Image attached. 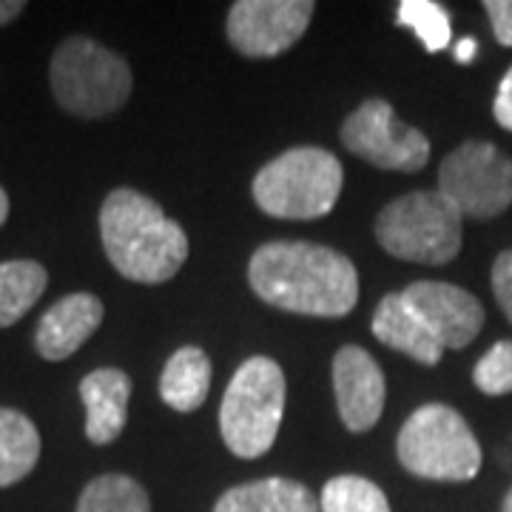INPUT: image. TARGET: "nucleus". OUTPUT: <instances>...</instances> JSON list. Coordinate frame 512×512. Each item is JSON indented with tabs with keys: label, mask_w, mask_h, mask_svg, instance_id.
<instances>
[{
	"label": "nucleus",
	"mask_w": 512,
	"mask_h": 512,
	"mask_svg": "<svg viewBox=\"0 0 512 512\" xmlns=\"http://www.w3.org/2000/svg\"><path fill=\"white\" fill-rule=\"evenodd\" d=\"M248 282L271 308L302 316L339 319L359 302L356 265L316 242L259 245L248 262Z\"/></svg>",
	"instance_id": "nucleus-1"
},
{
	"label": "nucleus",
	"mask_w": 512,
	"mask_h": 512,
	"mask_svg": "<svg viewBox=\"0 0 512 512\" xmlns=\"http://www.w3.org/2000/svg\"><path fill=\"white\" fill-rule=\"evenodd\" d=\"M100 239L114 271L140 285L174 279L188 259L183 225L134 188H114L103 200Z\"/></svg>",
	"instance_id": "nucleus-2"
},
{
	"label": "nucleus",
	"mask_w": 512,
	"mask_h": 512,
	"mask_svg": "<svg viewBox=\"0 0 512 512\" xmlns=\"http://www.w3.org/2000/svg\"><path fill=\"white\" fill-rule=\"evenodd\" d=\"M342 185L345 171L339 157L328 148L299 146L262 165L251 194L259 211L276 220H322L336 208Z\"/></svg>",
	"instance_id": "nucleus-3"
},
{
	"label": "nucleus",
	"mask_w": 512,
	"mask_h": 512,
	"mask_svg": "<svg viewBox=\"0 0 512 512\" xmlns=\"http://www.w3.org/2000/svg\"><path fill=\"white\" fill-rule=\"evenodd\" d=\"M288 382L271 356H251L237 367L220 404V436L239 458H259L274 447L285 416Z\"/></svg>",
	"instance_id": "nucleus-4"
},
{
	"label": "nucleus",
	"mask_w": 512,
	"mask_h": 512,
	"mask_svg": "<svg viewBox=\"0 0 512 512\" xmlns=\"http://www.w3.org/2000/svg\"><path fill=\"white\" fill-rule=\"evenodd\" d=\"M49 80L57 106L83 120H100L120 111L134 89V74L126 60L83 35L57 46Z\"/></svg>",
	"instance_id": "nucleus-5"
},
{
	"label": "nucleus",
	"mask_w": 512,
	"mask_h": 512,
	"mask_svg": "<svg viewBox=\"0 0 512 512\" xmlns=\"http://www.w3.org/2000/svg\"><path fill=\"white\" fill-rule=\"evenodd\" d=\"M399 464L427 481H473L481 470V444L450 404L430 402L413 410L396 439Z\"/></svg>",
	"instance_id": "nucleus-6"
},
{
	"label": "nucleus",
	"mask_w": 512,
	"mask_h": 512,
	"mask_svg": "<svg viewBox=\"0 0 512 512\" xmlns=\"http://www.w3.org/2000/svg\"><path fill=\"white\" fill-rule=\"evenodd\" d=\"M461 211L436 191H410L376 217V242L404 262L447 265L461 251Z\"/></svg>",
	"instance_id": "nucleus-7"
},
{
	"label": "nucleus",
	"mask_w": 512,
	"mask_h": 512,
	"mask_svg": "<svg viewBox=\"0 0 512 512\" xmlns=\"http://www.w3.org/2000/svg\"><path fill=\"white\" fill-rule=\"evenodd\" d=\"M439 191L461 217L493 220L512 205V157L487 140H467L444 157Z\"/></svg>",
	"instance_id": "nucleus-8"
},
{
	"label": "nucleus",
	"mask_w": 512,
	"mask_h": 512,
	"mask_svg": "<svg viewBox=\"0 0 512 512\" xmlns=\"http://www.w3.org/2000/svg\"><path fill=\"white\" fill-rule=\"evenodd\" d=\"M342 143L350 154L384 171H421L430 160V140L396 117L387 100H365L342 123Z\"/></svg>",
	"instance_id": "nucleus-9"
},
{
	"label": "nucleus",
	"mask_w": 512,
	"mask_h": 512,
	"mask_svg": "<svg viewBox=\"0 0 512 512\" xmlns=\"http://www.w3.org/2000/svg\"><path fill=\"white\" fill-rule=\"evenodd\" d=\"M313 12L311 0H237L225 20V35L239 55L268 60L302 40Z\"/></svg>",
	"instance_id": "nucleus-10"
},
{
	"label": "nucleus",
	"mask_w": 512,
	"mask_h": 512,
	"mask_svg": "<svg viewBox=\"0 0 512 512\" xmlns=\"http://www.w3.org/2000/svg\"><path fill=\"white\" fill-rule=\"evenodd\" d=\"M402 293L444 350L467 348L484 328L481 302L458 285L419 279Z\"/></svg>",
	"instance_id": "nucleus-11"
},
{
	"label": "nucleus",
	"mask_w": 512,
	"mask_h": 512,
	"mask_svg": "<svg viewBox=\"0 0 512 512\" xmlns=\"http://www.w3.org/2000/svg\"><path fill=\"white\" fill-rule=\"evenodd\" d=\"M333 396L339 419L350 433L373 430L384 413L387 382L379 362L359 345H345L333 356Z\"/></svg>",
	"instance_id": "nucleus-12"
},
{
	"label": "nucleus",
	"mask_w": 512,
	"mask_h": 512,
	"mask_svg": "<svg viewBox=\"0 0 512 512\" xmlns=\"http://www.w3.org/2000/svg\"><path fill=\"white\" fill-rule=\"evenodd\" d=\"M106 316L103 302L94 293L77 291L57 299L37 322L35 348L46 362H63L74 356L94 336Z\"/></svg>",
	"instance_id": "nucleus-13"
},
{
	"label": "nucleus",
	"mask_w": 512,
	"mask_h": 512,
	"mask_svg": "<svg viewBox=\"0 0 512 512\" xmlns=\"http://www.w3.org/2000/svg\"><path fill=\"white\" fill-rule=\"evenodd\" d=\"M80 399L86 407V439L92 444H111L120 439L128 421L131 379L120 367H100L83 376Z\"/></svg>",
	"instance_id": "nucleus-14"
},
{
	"label": "nucleus",
	"mask_w": 512,
	"mask_h": 512,
	"mask_svg": "<svg viewBox=\"0 0 512 512\" xmlns=\"http://www.w3.org/2000/svg\"><path fill=\"white\" fill-rule=\"evenodd\" d=\"M373 336L387 345V348L399 350L404 356H410L419 365H439L444 348L439 339L427 330V325L419 319V313L413 311L404 299V293H387L382 302L373 311Z\"/></svg>",
	"instance_id": "nucleus-15"
},
{
	"label": "nucleus",
	"mask_w": 512,
	"mask_h": 512,
	"mask_svg": "<svg viewBox=\"0 0 512 512\" xmlns=\"http://www.w3.org/2000/svg\"><path fill=\"white\" fill-rule=\"evenodd\" d=\"M214 512H319V501L302 481L274 476L225 490Z\"/></svg>",
	"instance_id": "nucleus-16"
},
{
	"label": "nucleus",
	"mask_w": 512,
	"mask_h": 512,
	"mask_svg": "<svg viewBox=\"0 0 512 512\" xmlns=\"http://www.w3.org/2000/svg\"><path fill=\"white\" fill-rule=\"evenodd\" d=\"M211 390V359L202 348L185 345L168 356L160 376V399L177 413H194Z\"/></svg>",
	"instance_id": "nucleus-17"
},
{
	"label": "nucleus",
	"mask_w": 512,
	"mask_h": 512,
	"mask_svg": "<svg viewBox=\"0 0 512 512\" xmlns=\"http://www.w3.org/2000/svg\"><path fill=\"white\" fill-rule=\"evenodd\" d=\"M40 458V433L35 421L20 410L0 407V490L29 476Z\"/></svg>",
	"instance_id": "nucleus-18"
},
{
	"label": "nucleus",
	"mask_w": 512,
	"mask_h": 512,
	"mask_svg": "<svg viewBox=\"0 0 512 512\" xmlns=\"http://www.w3.org/2000/svg\"><path fill=\"white\" fill-rule=\"evenodd\" d=\"M46 285L49 274L35 259L0 262V328H12L32 311Z\"/></svg>",
	"instance_id": "nucleus-19"
},
{
	"label": "nucleus",
	"mask_w": 512,
	"mask_h": 512,
	"mask_svg": "<svg viewBox=\"0 0 512 512\" xmlns=\"http://www.w3.org/2000/svg\"><path fill=\"white\" fill-rule=\"evenodd\" d=\"M74 512H151V498L131 476L106 473L83 487Z\"/></svg>",
	"instance_id": "nucleus-20"
},
{
	"label": "nucleus",
	"mask_w": 512,
	"mask_h": 512,
	"mask_svg": "<svg viewBox=\"0 0 512 512\" xmlns=\"http://www.w3.org/2000/svg\"><path fill=\"white\" fill-rule=\"evenodd\" d=\"M319 512H390V501L370 478L345 473L322 487Z\"/></svg>",
	"instance_id": "nucleus-21"
},
{
	"label": "nucleus",
	"mask_w": 512,
	"mask_h": 512,
	"mask_svg": "<svg viewBox=\"0 0 512 512\" xmlns=\"http://www.w3.org/2000/svg\"><path fill=\"white\" fill-rule=\"evenodd\" d=\"M396 23L413 29L427 52H444L453 40L450 15L436 0H402Z\"/></svg>",
	"instance_id": "nucleus-22"
},
{
	"label": "nucleus",
	"mask_w": 512,
	"mask_h": 512,
	"mask_svg": "<svg viewBox=\"0 0 512 512\" xmlns=\"http://www.w3.org/2000/svg\"><path fill=\"white\" fill-rule=\"evenodd\" d=\"M473 384L484 396L512 393V339L495 342L473 367Z\"/></svg>",
	"instance_id": "nucleus-23"
},
{
	"label": "nucleus",
	"mask_w": 512,
	"mask_h": 512,
	"mask_svg": "<svg viewBox=\"0 0 512 512\" xmlns=\"http://www.w3.org/2000/svg\"><path fill=\"white\" fill-rule=\"evenodd\" d=\"M493 293L504 316L512 322V251L498 254L493 262Z\"/></svg>",
	"instance_id": "nucleus-24"
},
{
	"label": "nucleus",
	"mask_w": 512,
	"mask_h": 512,
	"mask_svg": "<svg viewBox=\"0 0 512 512\" xmlns=\"http://www.w3.org/2000/svg\"><path fill=\"white\" fill-rule=\"evenodd\" d=\"M484 12L490 18L495 40L501 46H510L512 49V0H487Z\"/></svg>",
	"instance_id": "nucleus-25"
},
{
	"label": "nucleus",
	"mask_w": 512,
	"mask_h": 512,
	"mask_svg": "<svg viewBox=\"0 0 512 512\" xmlns=\"http://www.w3.org/2000/svg\"><path fill=\"white\" fill-rule=\"evenodd\" d=\"M493 114L498 120V126L512 131V69L498 83V92H495V103H493Z\"/></svg>",
	"instance_id": "nucleus-26"
},
{
	"label": "nucleus",
	"mask_w": 512,
	"mask_h": 512,
	"mask_svg": "<svg viewBox=\"0 0 512 512\" xmlns=\"http://www.w3.org/2000/svg\"><path fill=\"white\" fill-rule=\"evenodd\" d=\"M23 9H26V3H23V0H0V26H6V23L18 20Z\"/></svg>",
	"instance_id": "nucleus-27"
},
{
	"label": "nucleus",
	"mask_w": 512,
	"mask_h": 512,
	"mask_svg": "<svg viewBox=\"0 0 512 512\" xmlns=\"http://www.w3.org/2000/svg\"><path fill=\"white\" fill-rule=\"evenodd\" d=\"M478 55V40L476 37H464L456 43V60L458 63H470Z\"/></svg>",
	"instance_id": "nucleus-28"
},
{
	"label": "nucleus",
	"mask_w": 512,
	"mask_h": 512,
	"mask_svg": "<svg viewBox=\"0 0 512 512\" xmlns=\"http://www.w3.org/2000/svg\"><path fill=\"white\" fill-rule=\"evenodd\" d=\"M9 220V197H6V191L0 188V225Z\"/></svg>",
	"instance_id": "nucleus-29"
},
{
	"label": "nucleus",
	"mask_w": 512,
	"mask_h": 512,
	"mask_svg": "<svg viewBox=\"0 0 512 512\" xmlns=\"http://www.w3.org/2000/svg\"><path fill=\"white\" fill-rule=\"evenodd\" d=\"M501 512H512V487L510 493H507V498H504V504H501Z\"/></svg>",
	"instance_id": "nucleus-30"
}]
</instances>
